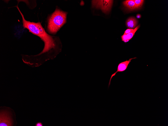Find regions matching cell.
Returning a JSON list of instances; mask_svg holds the SVG:
<instances>
[{
  "label": "cell",
  "instance_id": "6da1fadb",
  "mask_svg": "<svg viewBox=\"0 0 168 126\" xmlns=\"http://www.w3.org/2000/svg\"><path fill=\"white\" fill-rule=\"evenodd\" d=\"M16 7L22 16L24 28L28 29L30 32L40 37L44 42V47L42 51L37 55L33 56L37 57L43 54H48L50 51L55 49L56 47V44L54 37L50 35L46 32L40 23L31 22L25 20L18 5L16 6Z\"/></svg>",
  "mask_w": 168,
  "mask_h": 126
},
{
  "label": "cell",
  "instance_id": "3957f363",
  "mask_svg": "<svg viewBox=\"0 0 168 126\" xmlns=\"http://www.w3.org/2000/svg\"><path fill=\"white\" fill-rule=\"evenodd\" d=\"M113 0H100L92 1L93 7L100 9L104 13H108L110 11Z\"/></svg>",
  "mask_w": 168,
  "mask_h": 126
},
{
  "label": "cell",
  "instance_id": "8992f818",
  "mask_svg": "<svg viewBox=\"0 0 168 126\" xmlns=\"http://www.w3.org/2000/svg\"><path fill=\"white\" fill-rule=\"evenodd\" d=\"M140 25L137 26L134 30L127 34H124L121 36V38L122 41L125 43L128 42L134 36L135 33L140 27Z\"/></svg>",
  "mask_w": 168,
  "mask_h": 126
},
{
  "label": "cell",
  "instance_id": "ba28073f",
  "mask_svg": "<svg viewBox=\"0 0 168 126\" xmlns=\"http://www.w3.org/2000/svg\"><path fill=\"white\" fill-rule=\"evenodd\" d=\"M138 23L137 20L134 17H130L126 21V24L127 27L130 28H134L136 26Z\"/></svg>",
  "mask_w": 168,
  "mask_h": 126
},
{
  "label": "cell",
  "instance_id": "5b68a950",
  "mask_svg": "<svg viewBox=\"0 0 168 126\" xmlns=\"http://www.w3.org/2000/svg\"><path fill=\"white\" fill-rule=\"evenodd\" d=\"M136 58H137L136 57L131 58L129 60H126L119 64L117 67V70L111 75L109 81L108 87H109L110 85L111 80L113 77L115 76L118 72H122L125 71L127 68L128 65L131 62L132 60Z\"/></svg>",
  "mask_w": 168,
  "mask_h": 126
},
{
  "label": "cell",
  "instance_id": "9c48e42d",
  "mask_svg": "<svg viewBox=\"0 0 168 126\" xmlns=\"http://www.w3.org/2000/svg\"><path fill=\"white\" fill-rule=\"evenodd\" d=\"M136 9H140L142 6L144 1L143 0H134Z\"/></svg>",
  "mask_w": 168,
  "mask_h": 126
},
{
  "label": "cell",
  "instance_id": "52a82bcc",
  "mask_svg": "<svg viewBox=\"0 0 168 126\" xmlns=\"http://www.w3.org/2000/svg\"><path fill=\"white\" fill-rule=\"evenodd\" d=\"M123 5L130 11L136 9L135 3L133 0H127L123 2Z\"/></svg>",
  "mask_w": 168,
  "mask_h": 126
},
{
  "label": "cell",
  "instance_id": "7c38bea8",
  "mask_svg": "<svg viewBox=\"0 0 168 126\" xmlns=\"http://www.w3.org/2000/svg\"><path fill=\"white\" fill-rule=\"evenodd\" d=\"M137 17L138 18H140L141 17V15L140 14H137Z\"/></svg>",
  "mask_w": 168,
  "mask_h": 126
},
{
  "label": "cell",
  "instance_id": "8fae6325",
  "mask_svg": "<svg viewBox=\"0 0 168 126\" xmlns=\"http://www.w3.org/2000/svg\"><path fill=\"white\" fill-rule=\"evenodd\" d=\"M35 126H43V125L42 123L40 122H38L36 123Z\"/></svg>",
  "mask_w": 168,
  "mask_h": 126
},
{
  "label": "cell",
  "instance_id": "30bf717a",
  "mask_svg": "<svg viewBox=\"0 0 168 126\" xmlns=\"http://www.w3.org/2000/svg\"><path fill=\"white\" fill-rule=\"evenodd\" d=\"M133 29H128L125 30V31L124 34H128L130 32H131L134 30Z\"/></svg>",
  "mask_w": 168,
  "mask_h": 126
},
{
  "label": "cell",
  "instance_id": "7a4b0ae2",
  "mask_svg": "<svg viewBox=\"0 0 168 126\" xmlns=\"http://www.w3.org/2000/svg\"><path fill=\"white\" fill-rule=\"evenodd\" d=\"M67 13L56 9L49 17L48 29L51 33L55 34L66 22Z\"/></svg>",
  "mask_w": 168,
  "mask_h": 126
},
{
  "label": "cell",
  "instance_id": "277c9868",
  "mask_svg": "<svg viewBox=\"0 0 168 126\" xmlns=\"http://www.w3.org/2000/svg\"><path fill=\"white\" fill-rule=\"evenodd\" d=\"M7 111H1L0 126H13V121L11 116Z\"/></svg>",
  "mask_w": 168,
  "mask_h": 126
}]
</instances>
